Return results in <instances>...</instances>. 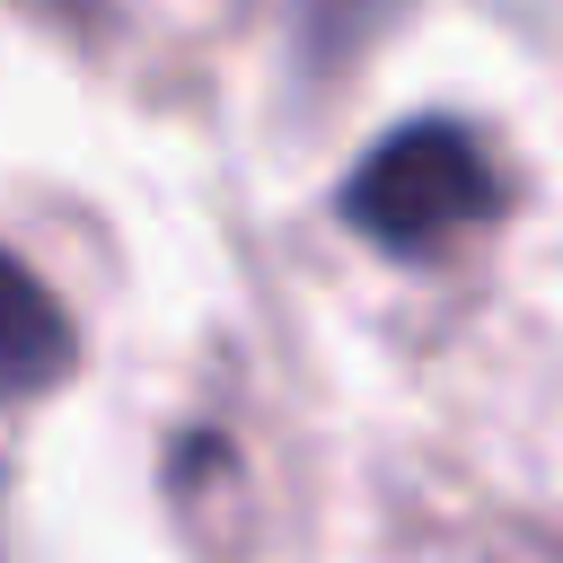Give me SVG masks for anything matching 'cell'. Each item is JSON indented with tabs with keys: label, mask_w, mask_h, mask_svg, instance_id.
<instances>
[{
	"label": "cell",
	"mask_w": 563,
	"mask_h": 563,
	"mask_svg": "<svg viewBox=\"0 0 563 563\" xmlns=\"http://www.w3.org/2000/svg\"><path fill=\"white\" fill-rule=\"evenodd\" d=\"M9 290H18V317H9V387H18V396H44L53 369L70 361V334H62V308L44 299V282H35L26 264L9 273Z\"/></svg>",
	"instance_id": "obj_2"
},
{
	"label": "cell",
	"mask_w": 563,
	"mask_h": 563,
	"mask_svg": "<svg viewBox=\"0 0 563 563\" xmlns=\"http://www.w3.org/2000/svg\"><path fill=\"white\" fill-rule=\"evenodd\" d=\"M396 0H299V70H334L343 53H361L378 26H387Z\"/></svg>",
	"instance_id": "obj_3"
},
{
	"label": "cell",
	"mask_w": 563,
	"mask_h": 563,
	"mask_svg": "<svg viewBox=\"0 0 563 563\" xmlns=\"http://www.w3.org/2000/svg\"><path fill=\"white\" fill-rule=\"evenodd\" d=\"M501 211V176L466 123H396L343 176V220L387 255H449V238Z\"/></svg>",
	"instance_id": "obj_1"
}]
</instances>
